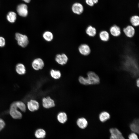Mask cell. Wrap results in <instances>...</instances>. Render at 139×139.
<instances>
[{"label":"cell","instance_id":"1","mask_svg":"<svg viewBox=\"0 0 139 139\" xmlns=\"http://www.w3.org/2000/svg\"><path fill=\"white\" fill-rule=\"evenodd\" d=\"M87 76L86 79L88 85L98 84L100 83V78L94 72L92 71L88 72Z\"/></svg>","mask_w":139,"mask_h":139},{"label":"cell","instance_id":"2","mask_svg":"<svg viewBox=\"0 0 139 139\" xmlns=\"http://www.w3.org/2000/svg\"><path fill=\"white\" fill-rule=\"evenodd\" d=\"M15 39L17 41L18 44L22 47H26L29 44L28 38L26 35L16 33L15 34Z\"/></svg>","mask_w":139,"mask_h":139},{"label":"cell","instance_id":"3","mask_svg":"<svg viewBox=\"0 0 139 139\" xmlns=\"http://www.w3.org/2000/svg\"><path fill=\"white\" fill-rule=\"evenodd\" d=\"M18 109H19L16 106L15 101L13 102L11 105L9 112L10 115L13 118L20 119L22 118V114Z\"/></svg>","mask_w":139,"mask_h":139},{"label":"cell","instance_id":"4","mask_svg":"<svg viewBox=\"0 0 139 139\" xmlns=\"http://www.w3.org/2000/svg\"><path fill=\"white\" fill-rule=\"evenodd\" d=\"M44 66V61L42 59L39 58L34 59L32 63V67L36 71L42 70Z\"/></svg>","mask_w":139,"mask_h":139},{"label":"cell","instance_id":"5","mask_svg":"<svg viewBox=\"0 0 139 139\" xmlns=\"http://www.w3.org/2000/svg\"><path fill=\"white\" fill-rule=\"evenodd\" d=\"M55 60L59 64L63 65L67 63L68 60V58L64 53L58 54L56 55Z\"/></svg>","mask_w":139,"mask_h":139},{"label":"cell","instance_id":"6","mask_svg":"<svg viewBox=\"0 0 139 139\" xmlns=\"http://www.w3.org/2000/svg\"><path fill=\"white\" fill-rule=\"evenodd\" d=\"M42 105L44 108L48 109L55 106L54 101L50 97L44 98L42 100Z\"/></svg>","mask_w":139,"mask_h":139},{"label":"cell","instance_id":"7","mask_svg":"<svg viewBox=\"0 0 139 139\" xmlns=\"http://www.w3.org/2000/svg\"><path fill=\"white\" fill-rule=\"evenodd\" d=\"M16 10L18 14L22 17H26L28 14V6L24 4H20L18 5Z\"/></svg>","mask_w":139,"mask_h":139},{"label":"cell","instance_id":"8","mask_svg":"<svg viewBox=\"0 0 139 139\" xmlns=\"http://www.w3.org/2000/svg\"><path fill=\"white\" fill-rule=\"evenodd\" d=\"M27 106L29 110L33 112L39 109V105L38 102L37 100L31 99L28 102Z\"/></svg>","mask_w":139,"mask_h":139},{"label":"cell","instance_id":"9","mask_svg":"<svg viewBox=\"0 0 139 139\" xmlns=\"http://www.w3.org/2000/svg\"><path fill=\"white\" fill-rule=\"evenodd\" d=\"M78 49L80 53L84 56L88 55L91 52L90 47L86 44H82L80 45L78 47Z\"/></svg>","mask_w":139,"mask_h":139},{"label":"cell","instance_id":"10","mask_svg":"<svg viewBox=\"0 0 139 139\" xmlns=\"http://www.w3.org/2000/svg\"><path fill=\"white\" fill-rule=\"evenodd\" d=\"M72 10L74 13L77 15H80L83 12L84 8L83 5L81 3H75L72 5Z\"/></svg>","mask_w":139,"mask_h":139},{"label":"cell","instance_id":"11","mask_svg":"<svg viewBox=\"0 0 139 139\" xmlns=\"http://www.w3.org/2000/svg\"><path fill=\"white\" fill-rule=\"evenodd\" d=\"M123 31L126 36L129 38L133 37L135 33L134 28L133 26L131 25H128L125 28Z\"/></svg>","mask_w":139,"mask_h":139},{"label":"cell","instance_id":"12","mask_svg":"<svg viewBox=\"0 0 139 139\" xmlns=\"http://www.w3.org/2000/svg\"><path fill=\"white\" fill-rule=\"evenodd\" d=\"M111 34L114 37H118L121 34V30L120 28L118 26L114 25L111 27L110 29Z\"/></svg>","mask_w":139,"mask_h":139},{"label":"cell","instance_id":"13","mask_svg":"<svg viewBox=\"0 0 139 139\" xmlns=\"http://www.w3.org/2000/svg\"><path fill=\"white\" fill-rule=\"evenodd\" d=\"M16 73L20 75H23L26 72V69L24 65L21 63L17 64L15 67Z\"/></svg>","mask_w":139,"mask_h":139},{"label":"cell","instance_id":"14","mask_svg":"<svg viewBox=\"0 0 139 139\" xmlns=\"http://www.w3.org/2000/svg\"><path fill=\"white\" fill-rule=\"evenodd\" d=\"M130 127L131 130L134 133H138L139 129L138 120L135 119L130 124Z\"/></svg>","mask_w":139,"mask_h":139},{"label":"cell","instance_id":"15","mask_svg":"<svg viewBox=\"0 0 139 139\" xmlns=\"http://www.w3.org/2000/svg\"><path fill=\"white\" fill-rule=\"evenodd\" d=\"M42 36L44 39L48 42L51 41L54 38V35L53 33L49 31H45L42 34Z\"/></svg>","mask_w":139,"mask_h":139},{"label":"cell","instance_id":"16","mask_svg":"<svg viewBox=\"0 0 139 139\" xmlns=\"http://www.w3.org/2000/svg\"><path fill=\"white\" fill-rule=\"evenodd\" d=\"M78 126L81 129H84L87 126L88 122L86 119L84 117L79 118L77 121Z\"/></svg>","mask_w":139,"mask_h":139},{"label":"cell","instance_id":"17","mask_svg":"<svg viewBox=\"0 0 139 139\" xmlns=\"http://www.w3.org/2000/svg\"><path fill=\"white\" fill-rule=\"evenodd\" d=\"M110 114L106 111L101 112L99 114V118L101 122H105L110 119Z\"/></svg>","mask_w":139,"mask_h":139},{"label":"cell","instance_id":"18","mask_svg":"<svg viewBox=\"0 0 139 139\" xmlns=\"http://www.w3.org/2000/svg\"><path fill=\"white\" fill-rule=\"evenodd\" d=\"M85 32L86 34L90 37H94L96 34L95 28L91 25H89L86 28Z\"/></svg>","mask_w":139,"mask_h":139},{"label":"cell","instance_id":"19","mask_svg":"<svg viewBox=\"0 0 139 139\" xmlns=\"http://www.w3.org/2000/svg\"><path fill=\"white\" fill-rule=\"evenodd\" d=\"M6 18L8 21L10 23L14 22L16 19V14L14 12H9L7 14Z\"/></svg>","mask_w":139,"mask_h":139},{"label":"cell","instance_id":"20","mask_svg":"<svg viewBox=\"0 0 139 139\" xmlns=\"http://www.w3.org/2000/svg\"><path fill=\"white\" fill-rule=\"evenodd\" d=\"M50 73L51 77L55 79H58L61 77V74L58 70L52 69L50 71Z\"/></svg>","mask_w":139,"mask_h":139},{"label":"cell","instance_id":"21","mask_svg":"<svg viewBox=\"0 0 139 139\" xmlns=\"http://www.w3.org/2000/svg\"><path fill=\"white\" fill-rule=\"evenodd\" d=\"M57 119L59 122L64 123L67 120V114L64 112H60L57 115Z\"/></svg>","mask_w":139,"mask_h":139},{"label":"cell","instance_id":"22","mask_svg":"<svg viewBox=\"0 0 139 139\" xmlns=\"http://www.w3.org/2000/svg\"><path fill=\"white\" fill-rule=\"evenodd\" d=\"M99 36L100 39L103 41H108L109 38V33L105 30L101 31L99 33Z\"/></svg>","mask_w":139,"mask_h":139},{"label":"cell","instance_id":"23","mask_svg":"<svg viewBox=\"0 0 139 139\" xmlns=\"http://www.w3.org/2000/svg\"><path fill=\"white\" fill-rule=\"evenodd\" d=\"M15 102L16 106L19 109L23 112H25L26 111V106L24 102L20 101Z\"/></svg>","mask_w":139,"mask_h":139},{"label":"cell","instance_id":"24","mask_svg":"<svg viewBox=\"0 0 139 139\" xmlns=\"http://www.w3.org/2000/svg\"><path fill=\"white\" fill-rule=\"evenodd\" d=\"M46 135L45 131L41 129H37L35 133V136L38 138H43L45 137Z\"/></svg>","mask_w":139,"mask_h":139},{"label":"cell","instance_id":"25","mask_svg":"<svg viewBox=\"0 0 139 139\" xmlns=\"http://www.w3.org/2000/svg\"><path fill=\"white\" fill-rule=\"evenodd\" d=\"M130 22L132 25L136 27L139 25V17L137 15L132 16L130 19Z\"/></svg>","mask_w":139,"mask_h":139},{"label":"cell","instance_id":"26","mask_svg":"<svg viewBox=\"0 0 139 139\" xmlns=\"http://www.w3.org/2000/svg\"><path fill=\"white\" fill-rule=\"evenodd\" d=\"M78 80L79 82L81 84L84 85H88L86 77H85L82 76H80L79 77Z\"/></svg>","mask_w":139,"mask_h":139},{"label":"cell","instance_id":"27","mask_svg":"<svg viewBox=\"0 0 139 139\" xmlns=\"http://www.w3.org/2000/svg\"><path fill=\"white\" fill-rule=\"evenodd\" d=\"M98 1V0H85L86 4L91 6H93L95 4L97 3Z\"/></svg>","mask_w":139,"mask_h":139},{"label":"cell","instance_id":"28","mask_svg":"<svg viewBox=\"0 0 139 139\" xmlns=\"http://www.w3.org/2000/svg\"><path fill=\"white\" fill-rule=\"evenodd\" d=\"M129 139H138L137 135L136 133H132L128 136Z\"/></svg>","mask_w":139,"mask_h":139},{"label":"cell","instance_id":"29","mask_svg":"<svg viewBox=\"0 0 139 139\" xmlns=\"http://www.w3.org/2000/svg\"><path fill=\"white\" fill-rule=\"evenodd\" d=\"M5 44V39L3 37L0 36V47L4 46Z\"/></svg>","mask_w":139,"mask_h":139},{"label":"cell","instance_id":"30","mask_svg":"<svg viewBox=\"0 0 139 139\" xmlns=\"http://www.w3.org/2000/svg\"><path fill=\"white\" fill-rule=\"evenodd\" d=\"M121 136H122V134L115 135L111 134L110 138V139H119Z\"/></svg>","mask_w":139,"mask_h":139},{"label":"cell","instance_id":"31","mask_svg":"<svg viewBox=\"0 0 139 139\" xmlns=\"http://www.w3.org/2000/svg\"><path fill=\"white\" fill-rule=\"evenodd\" d=\"M5 125V123L4 121L0 118V131L4 128Z\"/></svg>","mask_w":139,"mask_h":139},{"label":"cell","instance_id":"32","mask_svg":"<svg viewBox=\"0 0 139 139\" xmlns=\"http://www.w3.org/2000/svg\"><path fill=\"white\" fill-rule=\"evenodd\" d=\"M139 79H137L136 81V84L138 88L139 87Z\"/></svg>","mask_w":139,"mask_h":139},{"label":"cell","instance_id":"33","mask_svg":"<svg viewBox=\"0 0 139 139\" xmlns=\"http://www.w3.org/2000/svg\"><path fill=\"white\" fill-rule=\"evenodd\" d=\"M22 0L23 1L27 3H29L31 1V0Z\"/></svg>","mask_w":139,"mask_h":139}]
</instances>
